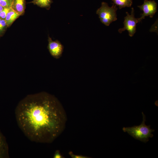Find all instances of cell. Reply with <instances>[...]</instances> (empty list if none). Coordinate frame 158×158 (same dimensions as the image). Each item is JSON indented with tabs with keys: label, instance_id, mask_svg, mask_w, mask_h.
I'll return each mask as SVG.
<instances>
[{
	"label": "cell",
	"instance_id": "6da1fadb",
	"mask_svg": "<svg viewBox=\"0 0 158 158\" xmlns=\"http://www.w3.org/2000/svg\"><path fill=\"white\" fill-rule=\"evenodd\" d=\"M18 125L32 141L53 142L64 130L67 117L61 103L54 96L41 92L26 96L15 110Z\"/></svg>",
	"mask_w": 158,
	"mask_h": 158
},
{
	"label": "cell",
	"instance_id": "7a4b0ae2",
	"mask_svg": "<svg viewBox=\"0 0 158 158\" xmlns=\"http://www.w3.org/2000/svg\"><path fill=\"white\" fill-rule=\"evenodd\" d=\"M142 113L143 120L140 125L130 127H124L122 130L125 132H127L135 139L146 143L149 141V138L153 137L152 133L154 132V130L150 128V125H146V116L143 112Z\"/></svg>",
	"mask_w": 158,
	"mask_h": 158
},
{
	"label": "cell",
	"instance_id": "3957f363",
	"mask_svg": "<svg viewBox=\"0 0 158 158\" xmlns=\"http://www.w3.org/2000/svg\"><path fill=\"white\" fill-rule=\"evenodd\" d=\"M116 6L113 4L111 7L105 2L102 3L101 6L97 9L96 13L99 16L101 22L107 26L117 20L116 12L117 10Z\"/></svg>",
	"mask_w": 158,
	"mask_h": 158
},
{
	"label": "cell",
	"instance_id": "277c9868",
	"mask_svg": "<svg viewBox=\"0 0 158 158\" xmlns=\"http://www.w3.org/2000/svg\"><path fill=\"white\" fill-rule=\"evenodd\" d=\"M126 16L124 17L123 22L124 27L119 29L118 32L121 33L123 31L127 30L130 37L133 36L136 31V24L138 23V18H136L134 16V8H131V14L128 12H126Z\"/></svg>",
	"mask_w": 158,
	"mask_h": 158
},
{
	"label": "cell",
	"instance_id": "5b68a950",
	"mask_svg": "<svg viewBox=\"0 0 158 158\" xmlns=\"http://www.w3.org/2000/svg\"><path fill=\"white\" fill-rule=\"evenodd\" d=\"M157 5L154 1L144 0L142 5L138 6L143 12L140 17L138 18V23L144 19L145 16H149L150 18H152L157 11Z\"/></svg>",
	"mask_w": 158,
	"mask_h": 158
},
{
	"label": "cell",
	"instance_id": "8992f818",
	"mask_svg": "<svg viewBox=\"0 0 158 158\" xmlns=\"http://www.w3.org/2000/svg\"><path fill=\"white\" fill-rule=\"evenodd\" d=\"M48 40V49L51 55L56 59L59 58L63 51V46L59 40L53 41L49 36Z\"/></svg>",
	"mask_w": 158,
	"mask_h": 158
},
{
	"label": "cell",
	"instance_id": "52a82bcc",
	"mask_svg": "<svg viewBox=\"0 0 158 158\" xmlns=\"http://www.w3.org/2000/svg\"><path fill=\"white\" fill-rule=\"evenodd\" d=\"M9 158L8 147L5 137L0 130V158Z\"/></svg>",
	"mask_w": 158,
	"mask_h": 158
},
{
	"label": "cell",
	"instance_id": "ba28073f",
	"mask_svg": "<svg viewBox=\"0 0 158 158\" xmlns=\"http://www.w3.org/2000/svg\"><path fill=\"white\" fill-rule=\"evenodd\" d=\"M25 8V0H13L11 8L20 16L24 14Z\"/></svg>",
	"mask_w": 158,
	"mask_h": 158
},
{
	"label": "cell",
	"instance_id": "9c48e42d",
	"mask_svg": "<svg viewBox=\"0 0 158 158\" xmlns=\"http://www.w3.org/2000/svg\"><path fill=\"white\" fill-rule=\"evenodd\" d=\"M20 15L10 8L6 16L5 21L8 28L16 20Z\"/></svg>",
	"mask_w": 158,
	"mask_h": 158
},
{
	"label": "cell",
	"instance_id": "30bf717a",
	"mask_svg": "<svg viewBox=\"0 0 158 158\" xmlns=\"http://www.w3.org/2000/svg\"><path fill=\"white\" fill-rule=\"evenodd\" d=\"M53 2L52 0H33L29 3H33L40 7L49 10L50 8L51 4Z\"/></svg>",
	"mask_w": 158,
	"mask_h": 158
},
{
	"label": "cell",
	"instance_id": "8fae6325",
	"mask_svg": "<svg viewBox=\"0 0 158 158\" xmlns=\"http://www.w3.org/2000/svg\"><path fill=\"white\" fill-rule=\"evenodd\" d=\"M113 4L118 6L120 9L126 7H130L133 3L132 0H112Z\"/></svg>",
	"mask_w": 158,
	"mask_h": 158
},
{
	"label": "cell",
	"instance_id": "7c38bea8",
	"mask_svg": "<svg viewBox=\"0 0 158 158\" xmlns=\"http://www.w3.org/2000/svg\"><path fill=\"white\" fill-rule=\"evenodd\" d=\"M8 28L5 20L0 18V37L4 35Z\"/></svg>",
	"mask_w": 158,
	"mask_h": 158
},
{
	"label": "cell",
	"instance_id": "4fadbf2b",
	"mask_svg": "<svg viewBox=\"0 0 158 158\" xmlns=\"http://www.w3.org/2000/svg\"><path fill=\"white\" fill-rule=\"evenodd\" d=\"M13 0H0V5L4 8H11Z\"/></svg>",
	"mask_w": 158,
	"mask_h": 158
},
{
	"label": "cell",
	"instance_id": "5bb4252c",
	"mask_svg": "<svg viewBox=\"0 0 158 158\" xmlns=\"http://www.w3.org/2000/svg\"><path fill=\"white\" fill-rule=\"evenodd\" d=\"M10 8H4L0 12V18L5 20L6 16Z\"/></svg>",
	"mask_w": 158,
	"mask_h": 158
},
{
	"label": "cell",
	"instance_id": "9a60e30c",
	"mask_svg": "<svg viewBox=\"0 0 158 158\" xmlns=\"http://www.w3.org/2000/svg\"><path fill=\"white\" fill-rule=\"evenodd\" d=\"M69 154L71 157L72 158H89L86 156H83L81 155H77L74 154L72 152H70Z\"/></svg>",
	"mask_w": 158,
	"mask_h": 158
},
{
	"label": "cell",
	"instance_id": "2e32d148",
	"mask_svg": "<svg viewBox=\"0 0 158 158\" xmlns=\"http://www.w3.org/2000/svg\"><path fill=\"white\" fill-rule=\"evenodd\" d=\"M54 158H63V157L61 155L60 151L59 150H57L56 151L54 155Z\"/></svg>",
	"mask_w": 158,
	"mask_h": 158
},
{
	"label": "cell",
	"instance_id": "e0dca14e",
	"mask_svg": "<svg viewBox=\"0 0 158 158\" xmlns=\"http://www.w3.org/2000/svg\"><path fill=\"white\" fill-rule=\"evenodd\" d=\"M4 8L0 5V12L3 10Z\"/></svg>",
	"mask_w": 158,
	"mask_h": 158
}]
</instances>
